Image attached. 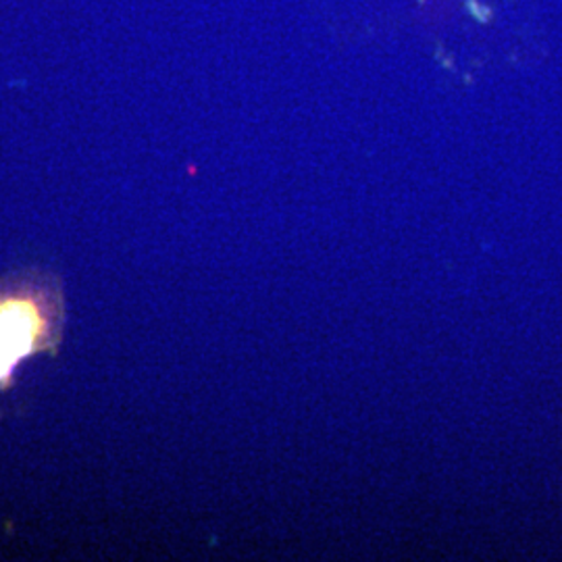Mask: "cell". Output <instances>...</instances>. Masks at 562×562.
<instances>
[{
  "label": "cell",
  "instance_id": "obj_1",
  "mask_svg": "<svg viewBox=\"0 0 562 562\" xmlns=\"http://www.w3.org/2000/svg\"><path fill=\"white\" fill-rule=\"evenodd\" d=\"M65 301L46 276L0 281V392L15 383L21 362L57 355L63 341Z\"/></svg>",
  "mask_w": 562,
  "mask_h": 562
}]
</instances>
